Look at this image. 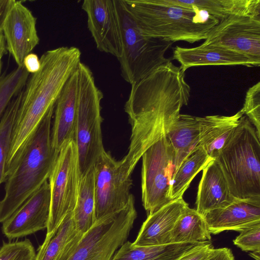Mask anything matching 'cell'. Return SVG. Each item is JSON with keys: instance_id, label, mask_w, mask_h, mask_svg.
<instances>
[{"instance_id": "cell-1", "label": "cell", "mask_w": 260, "mask_h": 260, "mask_svg": "<svg viewBox=\"0 0 260 260\" xmlns=\"http://www.w3.org/2000/svg\"><path fill=\"white\" fill-rule=\"evenodd\" d=\"M184 72L170 61L131 85L124 107L131 126L130 144L120 160L129 174L145 151L167 134L181 108L188 104L190 87Z\"/></svg>"}, {"instance_id": "cell-2", "label": "cell", "mask_w": 260, "mask_h": 260, "mask_svg": "<svg viewBox=\"0 0 260 260\" xmlns=\"http://www.w3.org/2000/svg\"><path fill=\"white\" fill-rule=\"evenodd\" d=\"M81 55L77 47L61 46L47 50L41 56L39 71L31 74L23 90L6 170L48 110L55 105L63 86L81 62Z\"/></svg>"}, {"instance_id": "cell-3", "label": "cell", "mask_w": 260, "mask_h": 260, "mask_svg": "<svg viewBox=\"0 0 260 260\" xmlns=\"http://www.w3.org/2000/svg\"><path fill=\"white\" fill-rule=\"evenodd\" d=\"M54 107L48 110L6 171L0 223L9 218L51 175L59 152L51 141Z\"/></svg>"}, {"instance_id": "cell-4", "label": "cell", "mask_w": 260, "mask_h": 260, "mask_svg": "<svg viewBox=\"0 0 260 260\" xmlns=\"http://www.w3.org/2000/svg\"><path fill=\"white\" fill-rule=\"evenodd\" d=\"M142 34L172 43L205 40L219 20L194 6L169 0H124Z\"/></svg>"}, {"instance_id": "cell-5", "label": "cell", "mask_w": 260, "mask_h": 260, "mask_svg": "<svg viewBox=\"0 0 260 260\" xmlns=\"http://www.w3.org/2000/svg\"><path fill=\"white\" fill-rule=\"evenodd\" d=\"M259 140L255 127L244 115L214 159L236 200L260 202Z\"/></svg>"}, {"instance_id": "cell-6", "label": "cell", "mask_w": 260, "mask_h": 260, "mask_svg": "<svg viewBox=\"0 0 260 260\" xmlns=\"http://www.w3.org/2000/svg\"><path fill=\"white\" fill-rule=\"evenodd\" d=\"M114 2L121 37L122 51L118 59L121 75L132 85L171 61L165 55L173 43L144 36L124 0Z\"/></svg>"}, {"instance_id": "cell-7", "label": "cell", "mask_w": 260, "mask_h": 260, "mask_svg": "<svg viewBox=\"0 0 260 260\" xmlns=\"http://www.w3.org/2000/svg\"><path fill=\"white\" fill-rule=\"evenodd\" d=\"M78 89L74 141L76 144L81 174L93 166L105 151L101 130L102 91L95 84L90 68L80 62L77 68Z\"/></svg>"}, {"instance_id": "cell-8", "label": "cell", "mask_w": 260, "mask_h": 260, "mask_svg": "<svg viewBox=\"0 0 260 260\" xmlns=\"http://www.w3.org/2000/svg\"><path fill=\"white\" fill-rule=\"evenodd\" d=\"M137 216L132 194L123 210L95 222L83 234L68 260H112L117 249L126 242Z\"/></svg>"}, {"instance_id": "cell-9", "label": "cell", "mask_w": 260, "mask_h": 260, "mask_svg": "<svg viewBox=\"0 0 260 260\" xmlns=\"http://www.w3.org/2000/svg\"><path fill=\"white\" fill-rule=\"evenodd\" d=\"M81 175L77 147L71 140L60 149L48 179L51 202L46 236L54 233L64 217L74 212Z\"/></svg>"}, {"instance_id": "cell-10", "label": "cell", "mask_w": 260, "mask_h": 260, "mask_svg": "<svg viewBox=\"0 0 260 260\" xmlns=\"http://www.w3.org/2000/svg\"><path fill=\"white\" fill-rule=\"evenodd\" d=\"M142 201L145 210L152 213L172 200L170 198L174 172V151L167 135L143 154Z\"/></svg>"}, {"instance_id": "cell-11", "label": "cell", "mask_w": 260, "mask_h": 260, "mask_svg": "<svg viewBox=\"0 0 260 260\" xmlns=\"http://www.w3.org/2000/svg\"><path fill=\"white\" fill-rule=\"evenodd\" d=\"M95 222L116 215L127 205L133 181L120 160L104 151L94 165Z\"/></svg>"}, {"instance_id": "cell-12", "label": "cell", "mask_w": 260, "mask_h": 260, "mask_svg": "<svg viewBox=\"0 0 260 260\" xmlns=\"http://www.w3.org/2000/svg\"><path fill=\"white\" fill-rule=\"evenodd\" d=\"M260 60V18L232 15L222 20L203 43Z\"/></svg>"}, {"instance_id": "cell-13", "label": "cell", "mask_w": 260, "mask_h": 260, "mask_svg": "<svg viewBox=\"0 0 260 260\" xmlns=\"http://www.w3.org/2000/svg\"><path fill=\"white\" fill-rule=\"evenodd\" d=\"M50 202V188L47 180L3 223V234L11 240L47 229Z\"/></svg>"}, {"instance_id": "cell-14", "label": "cell", "mask_w": 260, "mask_h": 260, "mask_svg": "<svg viewBox=\"0 0 260 260\" xmlns=\"http://www.w3.org/2000/svg\"><path fill=\"white\" fill-rule=\"evenodd\" d=\"M37 18L22 1H15L5 19L2 32L6 49L17 66L23 65L24 58L39 44L36 27Z\"/></svg>"}, {"instance_id": "cell-15", "label": "cell", "mask_w": 260, "mask_h": 260, "mask_svg": "<svg viewBox=\"0 0 260 260\" xmlns=\"http://www.w3.org/2000/svg\"><path fill=\"white\" fill-rule=\"evenodd\" d=\"M82 9L97 49L117 58L122 51L120 25L114 0H85Z\"/></svg>"}, {"instance_id": "cell-16", "label": "cell", "mask_w": 260, "mask_h": 260, "mask_svg": "<svg viewBox=\"0 0 260 260\" xmlns=\"http://www.w3.org/2000/svg\"><path fill=\"white\" fill-rule=\"evenodd\" d=\"M173 53V59L180 63L184 72L189 68L199 66L242 65L253 67L260 65V60L212 44L203 43L193 48L176 46Z\"/></svg>"}, {"instance_id": "cell-17", "label": "cell", "mask_w": 260, "mask_h": 260, "mask_svg": "<svg viewBox=\"0 0 260 260\" xmlns=\"http://www.w3.org/2000/svg\"><path fill=\"white\" fill-rule=\"evenodd\" d=\"M78 89L77 69L67 81L55 104L51 141L52 147L58 152L66 142L75 140Z\"/></svg>"}, {"instance_id": "cell-18", "label": "cell", "mask_w": 260, "mask_h": 260, "mask_svg": "<svg viewBox=\"0 0 260 260\" xmlns=\"http://www.w3.org/2000/svg\"><path fill=\"white\" fill-rule=\"evenodd\" d=\"M188 207L183 198L173 200L148 214L133 245L137 246L171 243V233L179 217Z\"/></svg>"}, {"instance_id": "cell-19", "label": "cell", "mask_w": 260, "mask_h": 260, "mask_svg": "<svg viewBox=\"0 0 260 260\" xmlns=\"http://www.w3.org/2000/svg\"><path fill=\"white\" fill-rule=\"evenodd\" d=\"M198 186L196 210L203 216L208 212L225 207L237 201L231 194L217 162L212 159L202 170Z\"/></svg>"}, {"instance_id": "cell-20", "label": "cell", "mask_w": 260, "mask_h": 260, "mask_svg": "<svg viewBox=\"0 0 260 260\" xmlns=\"http://www.w3.org/2000/svg\"><path fill=\"white\" fill-rule=\"evenodd\" d=\"M211 234L240 229L260 221V202L237 200L203 216Z\"/></svg>"}, {"instance_id": "cell-21", "label": "cell", "mask_w": 260, "mask_h": 260, "mask_svg": "<svg viewBox=\"0 0 260 260\" xmlns=\"http://www.w3.org/2000/svg\"><path fill=\"white\" fill-rule=\"evenodd\" d=\"M83 235L76 226L74 212L68 214L54 233L46 236L34 260H68Z\"/></svg>"}, {"instance_id": "cell-22", "label": "cell", "mask_w": 260, "mask_h": 260, "mask_svg": "<svg viewBox=\"0 0 260 260\" xmlns=\"http://www.w3.org/2000/svg\"><path fill=\"white\" fill-rule=\"evenodd\" d=\"M244 115L241 109L232 116L202 117L197 147L202 148L211 158L215 159Z\"/></svg>"}, {"instance_id": "cell-23", "label": "cell", "mask_w": 260, "mask_h": 260, "mask_svg": "<svg viewBox=\"0 0 260 260\" xmlns=\"http://www.w3.org/2000/svg\"><path fill=\"white\" fill-rule=\"evenodd\" d=\"M202 117L180 114L167 134L174 151V172L197 147Z\"/></svg>"}, {"instance_id": "cell-24", "label": "cell", "mask_w": 260, "mask_h": 260, "mask_svg": "<svg viewBox=\"0 0 260 260\" xmlns=\"http://www.w3.org/2000/svg\"><path fill=\"white\" fill-rule=\"evenodd\" d=\"M202 243H171L159 245L137 246L125 242L112 260H177L185 252Z\"/></svg>"}, {"instance_id": "cell-25", "label": "cell", "mask_w": 260, "mask_h": 260, "mask_svg": "<svg viewBox=\"0 0 260 260\" xmlns=\"http://www.w3.org/2000/svg\"><path fill=\"white\" fill-rule=\"evenodd\" d=\"M174 4L194 6L208 12L219 21L230 15L260 18V0H169Z\"/></svg>"}, {"instance_id": "cell-26", "label": "cell", "mask_w": 260, "mask_h": 260, "mask_svg": "<svg viewBox=\"0 0 260 260\" xmlns=\"http://www.w3.org/2000/svg\"><path fill=\"white\" fill-rule=\"evenodd\" d=\"M74 218L77 228L83 234L95 222L93 166L81 175Z\"/></svg>"}, {"instance_id": "cell-27", "label": "cell", "mask_w": 260, "mask_h": 260, "mask_svg": "<svg viewBox=\"0 0 260 260\" xmlns=\"http://www.w3.org/2000/svg\"><path fill=\"white\" fill-rule=\"evenodd\" d=\"M211 233L204 217L188 207L179 217L171 233V243L209 242Z\"/></svg>"}, {"instance_id": "cell-28", "label": "cell", "mask_w": 260, "mask_h": 260, "mask_svg": "<svg viewBox=\"0 0 260 260\" xmlns=\"http://www.w3.org/2000/svg\"><path fill=\"white\" fill-rule=\"evenodd\" d=\"M204 149L197 147L173 173L170 188L172 201L183 198L194 177L212 160Z\"/></svg>"}, {"instance_id": "cell-29", "label": "cell", "mask_w": 260, "mask_h": 260, "mask_svg": "<svg viewBox=\"0 0 260 260\" xmlns=\"http://www.w3.org/2000/svg\"><path fill=\"white\" fill-rule=\"evenodd\" d=\"M23 90L11 101L0 121V184L4 182L5 180L6 165L12 132L20 106Z\"/></svg>"}, {"instance_id": "cell-30", "label": "cell", "mask_w": 260, "mask_h": 260, "mask_svg": "<svg viewBox=\"0 0 260 260\" xmlns=\"http://www.w3.org/2000/svg\"><path fill=\"white\" fill-rule=\"evenodd\" d=\"M29 77L23 65L0 77V118L12 99L22 91Z\"/></svg>"}, {"instance_id": "cell-31", "label": "cell", "mask_w": 260, "mask_h": 260, "mask_svg": "<svg viewBox=\"0 0 260 260\" xmlns=\"http://www.w3.org/2000/svg\"><path fill=\"white\" fill-rule=\"evenodd\" d=\"M36 251L31 241L5 242L0 248V260H34Z\"/></svg>"}, {"instance_id": "cell-32", "label": "cell", "mask_w": 260, "mask_h": 260, "mask_svg": "<svg viewBox=\"0 0 260 260\" xmlns=\"http://www.w3.org/2000/svg\"><path fill=\"white\" fill-rule=\"evenodd\" d=\"M260 137V82L253 85L246 92L242 109Z\"/></svg>"}, {"instance_id": "cell-33", "label": "cell", "mask_w": 260, "mask_h": 260, "mask_svg": "<svg viewBox=\"0 0 260 260\" xmlns=\"http://www.w3.org/2000/svg\"><path fill=\"white\" fill-rule=\"evenodd\" d=\"M233 240L234 244L245 252L260 250V221L244 227Z\"/></svg>"}, {"instance_id": "cell-34", "label": "cell", "mask_w": 260, "mask_h": 260, "mask_svg": "<svg viewBox=\"0 0 260 260\" xmlns=\"http://www.w3.org/2000/svg\"><path fill=\"white\" fill-rule=\"evenodd\" d=\"M214 249L211 243H202L185 252L177 260H207Z\"/></svg>"}, {"instance_id": "cell-35", "label": "cell", "mask_w": 260, "mask_h": 260, "mask_svg": "<svg viewBox=\"0 0 260 260\" xmlns=\"http://www.w3.org/2000/svg\"><path fill=\"white\" fill-rule=\"evenodd\" d=\"M23 65L29 74L38 72L41 68V61L37 54L30 53L25 56Z\"/></svg>"}, {"instance_id": "cell-36", "label": "cell", "mask_w": 260, "mask_h": 260, "mask_svg": "<svg viewBox=\"0 0 260 260\" xmlns=\"http://www.w3.org/2000/svg\"><path fill=\"white\" fill-rule=\"evenodd\" d=\"M207 260H235L231 249L226 247L214 249L213 253Z\"/></svg>"}, {"instance_id": "cell-37", "label": "cell", "mask_w": 260, "mask_h": 260, "mask_svg": "<svg viewBox=\"0 0 260 260\" xmlns=\"http://www.w3.org/2000/svg\"><path fill=\"white\" fill-rule=\"evenodd\" d=\"M14 1L15 0H0V30L2 29L5 19Z\"/></svg>"}, {"instance_id": "cell-38", "label": "cell", "mask_w": 260, "mask_h": 260, "mask_svg": "<svg viewBox=\"0 0 260 260\" xmlns=\"http://www.w3.org/2000/svg\"><path fill=\"white\" fill-rule=\"evenodd\" d=\"M7 53L6 42L2 30H0V58Z\"/></svg>"}, {"instance_id": "cell-39", "label": "cell", "mask_w": 260, "mask_h": 260, "mask_svg": "<svg viewBox=\"0 0 260 260\" xmlns=\"http://www.w3.org/2000/svg\"><path fill=\"white\" fill-rule=\"evenodd\" d=\"M249 255L255 260H260V250L250 252Z\"/></svg>"}, {"instance_id": "cell-40", "label": "cell", "mask_w": 260, "mask_h": 260, "mask_svg": "<svg viewBox=\"0 0 260 260\" xmlns=\"http://www.w3.org/2000/svg\"><path fill=\"white\" fill-rule=\"evenodd\" d=\"M2 58H0V77H1V71H2Z\"/></svg>"}]
</instances>
